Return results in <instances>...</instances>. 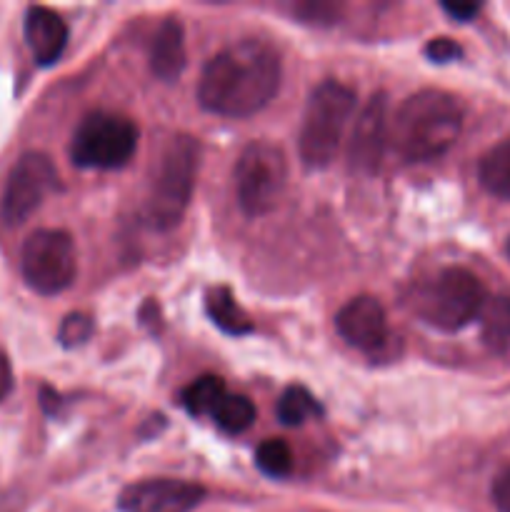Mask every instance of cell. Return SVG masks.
I'll return each mask as SVG.
<instances>
[{
    "mask_svg": "<svg viewBox=\"0 0 510 512\" xmlns=\"http://www.w3.org/2000/svg\"><path fill=\"white\" fill-rule=\"evenodd\" d=\"M480 183L488 193L498 198L510 200V138L503 143L493 145L488 153L480 158L478 165Z\"/></svg>",
    "mask_w": 510,
    "mask_h": 512,
    "instance_id": "16",
    "label": "cell"
},
{
    "mask_svg": "<svg viewBox=\"0 0 510 512\" xmlns=\"http://www.w3.org/2000/svg\"><path fill=\"white\" fill-rule=\"evenodd\" d=\"M95 323L88 313H70L65 315L63 323H60L58 340L65 345V348H80L90 340L93 335Z\"/></svg>",
    "mask_w": 510,
    "mask_h": 512,
    "instance_id": "22",
    "label": "cell"
},
{
    "mask_svg": "<svg viewBox=\"0 0 510 512\" xmlns=\"http://www.w3.org/2000/svg\"><path fill=\"white\" fill-rule=\"evenodd\" d=\"M485 308V288L465 268H445L425 285L418 298V313L433 328L455 333L473 323Z\"/></svg>",
    "mask_w": 510,
    "mask_h": 512,
    "instance_id": "5",
    "label": "cell"
},
{
    "mask_svg": "<svg viewBox=\"0 0 510 512\" xmlns=\"http://www.w3.org/2000/svg\"><path fill=\"white\" fill-rule=\"evenodd\" d=\"M388 133V103L383 93H375L355 118L350 135V165L363 173H373L388 145Z\"/></svg>",
    "mask_w": 510,
    "mask_h": 512,
    "instance_id": "12",
    "label": "cell"
},
{
    "mask_svg": "<svg viewBox=\"0 0 510 512\" xmlns=\"http://www.w3.org/2000/svg\"><path fill=\"white\" fill-rule=\"evenodd\" d=\"M255 463L270 478H285V475L293 473V450L285 440L268 438L258 445Z\"/></svg>",
    "mask_w": 510,
    "mask_h": 512,
    "instance_id": "21",
    "label": "cell"
},
{
    "mask_svg": "<svg viewBox=\"0 0 510 512\" xmlns=\"http://www.w3.org/2000/svg\"><path fill=\"white\" fill-rule=\"evenodd\" d=\"M150 68L163 83H173L185 70V33L178 18H165L153 35Z\"/></svg>",
    "mask_w": 510,
    "mask_h": 512,
    "instance_id": "14",
    "label": "cell"
},
{
    "mask_svg": "<svg viewBox=\"0 0 510 512\" xmlns=\"http://www.w3.org/2000/svg\"><path fill=\"white\" fill-rule=\"evenodd\" d=\"M335 328L350 348L363 353H375L388 343V315L380 300L370 295H360L345 303L335 315Z\"/></svg>",
    "mask_w": 510,
    "mask_h": 512,
    "instance_id": "11",
    "label": "cell"
},
{
    "mask_svg": "<svg viewBox=\"0 0 510 512\" xmlns=\"http://www.w3.org/2000/svg\"><path fill=\"white\" fill-rule=\"evenodd\" d=\"M338 10L340 5L325 3V0H318V3L293 5V13L298 15L300 20H305V23H318V25L338 23Z\"/></svg>",
    "mask_w": 510,
    "mask_h": 512,
    "instance_id": "23",
    "label": "cell"
},
{
    "mask_svg": "<svg viewBox=\"0 0 510 512\" xmlns=\"http://www.w3.org/2000/svg\"><path fill=\"white\" fill-rule=\"evenodd\" d=\"M225 395L228 390L218 375H203L183 390V405L190 415H213Z\"/></svg>",
    "mask_w": 510,
    "mask_h": 512,
    "instance_id": "17",
    "label": "cell"
},
{
    "mask_svg": "<svg viewBox=\"0 0 510 512\" xmlns=\"http://www.w3.org/2000/svg\"><path fill=\"white\" fill-rule=\"evenodd\" d=\"M463 130V108L445 90L425 88L403 100L390 125V143L408 163H428L448 153Z\"/></svg>",
    "mask_w": 510,
    "mask_h": 512,
    "instance_id": "2",
    "label": "cell"
},
{
    "mask_svg": "<svg viewBox=\"0 0 510 512\" xmlns=\"http://www.w3.org/2000/svg\"><path fill=\"white\" fill-rule=\"evenodd\" d=\"M200 145L190 135H175L165 145L145 200V220L155 230H170L183 220L195 190Z\"/></svg>",
    "mask_w": 510,
    "mask_h": 512,
    "instance_id": "3",
    "label": "cell"
},
{
    "mask_svg": "<svg viewBox=\"0 0 510 512\" xmlns=\"http://www.w3.org/2000/svg\"><path fill=\"white\" fill-rule=\"evenodd\" d=\"M483 338L490 348L505 350L510 345V298H495L483 308Z\"/></svg>",
    "mask_w": 510,
    "mask_h": 512,
    "instance_id": "19",
    "label": "cell"
},
{
    "mask_svg": "<svg viewBox=\"0 0 510 512\" xmlns=\"http://www.w3.org/2000/svg\"><path fill=\"white\" fill-rule=\"evenodd\" d=\"M313 415H320V405L313 395L308 393L300 385H293V388L285 390L278 400V418L283 425H303L305 420L313 418Z\"/></svg>",
    "mask_w": 510,
    "mask_h": 512,
    "instance_id": "20",
    "label": "cell"
},
{
    "mask_svg": "<svg viewBox=\"0 0 510 512\" xmlns=\"http://www.w3.org/2000/svg\"><path fill=\"white\" fill-rule=\"evenodd\" d=\"M138 150V125L120 113H90L78 125L70 145V158L80 168H123Z\"/></svg>",
    "mask_w": 510,
    "mask_h": 512,
    "instance_id": "7",
    "label": "cell"
},
{
    "mask_svg": "<svg viewBox=\"0 0 510 512\" xmlns=\"http://www.w3.org/2000/svg\"><path fill=\"white\" fill-rule=\"evenodd\" d=\"M205 498V490L188 480L155 478L128 485L120 495L123 512H190Z\"/></svg>",
    "mask_w": 510,
    "mask_h": 512,
    "instance_id": "10",
    "label": "cell"
},
{
    "mask_svg": "<svg viewBox=\"0 0 510 512\" xmlns=\"http://www.w3.org/2000/svg\"><path fill=\"white\" fill-rule=\"evenodd\" d=\"M215 425L230 435L248 430L255 420V405L245 395H225L213 413Z\"/></svg>",
    "mask_w": 510,
    "mask_h": 512,
    "instance_id": "18",
    "label": "cell"
},
{
    "mask_svg": "<svg viewBox=\"0 0 510 512\" xmlns=\"http://www.w3.org/2000/svg\"><path fill=\"white\" fill-rule=\"evenodd\" d=\"M25 40L40 65H53L68 45V25L55 10L33 5L25 13Z\"/></svg>",
    "mask_w": 510,
    "mask_h": 512,
    "instance_id": "13",
    "label": "cell"
},
{
    "mask_svg": "<svg viewBox=\"0 0 510 512\" xmlns=\"http://www.w3.org/2000/svg\"><path fill=\"white\" fill-rule=\"evenodd\" d=\"M425 55H428L433 63H448V60H455L463 55L460 45L450 38H433L428 45H425Z\"/></svg>",
    "mask_w": 510,
    "mask_h": 512,
    "instance_id": "24",
    "label": "cell"
},
{
    "mask_svg": "<svg viewBox=\"0 0 510 512\" xmlns=\"http://www.w3.org/2000/svg\"><path fill=\"white\" fill-rule=\"evenodd\" d=\"M288 183V160L278 145L255 140L240 153L235 163V195L250 218L270 213L278 205Z\"/></svg>",
    "mask_w": 510,
    "mask_h": 512,
    "instance_id": "6",
    "label": "cell"
},
{
    "mask_svg": "<svg viewBox=\"0 0 510 512\" xmlns=\"http://www.w3.org/2000/svg\"><path fill=\"white\" fill-rule=\"evenodd\" d=\"M20 270L35 293L58 295L68 290L78 273L73 238L58 228H40L30 233L20 253Z\"/></svg>",
    "mask_w": 510,
    "mask_h": 512,
    "instance_id": "8",
    "label": "cell"
},
{
    "mask_svg": "<svg viewBox=\"0 0 510 512\" xmlns=\"http://www.w3.org/2000/svg\"><path fill=\"white\" fill-rule=\"evenodd\" d=\"M280 88V58L263 40H240L208 60L198 83L205 110L248 118L263 110Z\"/></svg>",
    "mask_w": 510,
    "mask_h": 512,
    "instance_id": "1",
    "label": "cell"
},
{
    "mask_svg": "<svg viewBox=\"0 0 510 512\" xmlns=\"http://www.w3.org/2000/svg\"><path fill=\"white\" fill-rule=\"evenodd\" d=\"M443 10L448 15H453L455 20H460V23H465V20L475 18L480 10L478 3H443Z\"/></svg>",
    "mask_w": 510,
    "mask_h": 512,
    "instance_id": "26",
    "label": "cell"
},
{
    "mask_svg": "<svg viewBox=\"0 0 510 512\" xmlns=\"http://www.w3.org/2000/svg\"><path fill=\"white\" fill-rule=\"evenodd\" d=\"M55 165L45 153H25L20 155L18 163L13 165L5 183L3 215L5 225H20L43 205L45 195L55 188Z\"/></svg>",
    "mask_w": 510,
    "mask_h": 512,
    "instance_id": "9",
    "label": "cell"
},
{
    "mask_svg": "<svg viewBox=\"0 0 510 512\" xmlns=\"http://www.w3.org/2000/svg\"><path fill=\"white\" fill-rule=\"evenodd\" d=\"M205 310L223 333L245 335L253 330V323L228 288H210L205 295Z\"/></svg>",
    "mask_w": 510,
    "mask_h": 512,
    "instance_id": "15",
    "label": "cell"
},
{
    "mask_svg": "<svg viewBox=\"0 0 510 512\" xmlns=\"http://www.w3.org/2000/svg\"><path fill=\"white\" fill-rule=\"evenodd\" d=\"M508 258H510V240H508Z\"/></svg>",
    "mask_w": 510,
    "mask_h": 512,
    "instance_id": "28",
    "label": "cell"
},
{
    "mask_svg": "<svg viewBox=\"0 0 510 512\" xmlns=\"http://www.w3.org/2000/svg\"><path fill=\"white\" fill-rule=\"evenodd\" d=\"M13 390V368H10L8 355L0 350V400H5Z\"/></svg>",
    "mask_w": 510,
    "mask_h": 512,
    "instance_id": "27",
    "label": "cell"
},
{
    "mask_svg": "<svg viewBox=\"0 0 510 512\" xmlns=\"http://www.w3.org/2000/svg\"><path fill=\"white\" fill-rule=\"evenodd\" d=\"M493 500L500 512H510V465L505 470H500L498 478H495Z\"/></svg>",
    "mask_w": 510,
    "mask_h": 512,
    "instance_id": "25",
    "label": "cell"
},
{
    "mask_svg": "<svg viewBox=\"0 0 510 512\" xmlns=\"http://www.w3.org/2000/svg\"><path fill=\"white\" fill-rule=\"evenodd\" d=\"M355 110V93L345 83L325 80L313 90L300 125V160L305 168H328L343 143L345 125Z\"/></svg>",
    "mask_w": 510,
    "mask_h": 512,
    "instance_id": "4",
    "label": "cell"
}]
</instances>
